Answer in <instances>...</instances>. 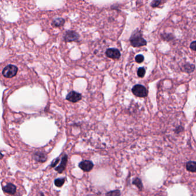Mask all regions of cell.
<instances>
[{"label":"cell","mask_w":196,"mask_h":196,"mask_svg":"<svg viewBox=\"0 0 196 196\" xmlns=\"http://www.w3.org/2000/svg\"><path fill=\"white\" fill-rule=\"evenodd\" d=\"M106 55L112 59H119L121 54L117 49L109 48L106 51Z\"/></svg>","instance_id":"cell-6"},{"label":"cell","mask_w":196,"mask_h":196,"mask_svg":"<svg viewBox=\"0 0 196 196\" xmlns=\"http://www.w3.org/2000/svg\"><path fill=\"white\" fill-rule=\"evenodd\" d=\"M65 23V20L63 18H57L55 19L53 23H52V25L55 26H62Z\"/></svg>","instance_id":"cell-13"},{"label":"cell","mask_w":196,"mask_h":196,"mask_svg":"<svg viewBox=\"0 0 196 196\" xmlns=\"http://www.w3.org/2000/svg\"><path fill=\"white\" fill-rule=\"evenodd\" d=\"M59 162V159H55L54 162H52V163L51 164V166L52 167H54L57 163H58V162Z\"/></svg>","instance_id":"cell-21"},{"label":"cell","mask_w":196,"mask_h":196,"mask_svg":"<svg viewBox=\"0 0 196 196\" xmlns=\"http://www.w3.org/2000/svg\"><path fill=\"white\" fill-rule=\"evenodd\" d=\"M185 71L187 73H191L195 70V66L193 65H186L184 66Z\"/></svg>","instance_id":"cell-16"},{"label":"cell","mask_w":196,"mask_h":196,"mask_svg":"<svg viewBox=\"0 0 196 196\" xmlns=\"http://www.w3.org/2000/svg\"><path fill=\"white\" fill-rule=\"evenodd\" d=\"M145 70L144 68H140L137 70V76L140 78H143L145 76Z\"/></svg>","instance_id":"cell-15"},{"label":"cell","mask_w":196,"mask_h":196,"mask_svg":"<svg viewBox=\"0 0 196 196\" xmlns=\"http://www.w3.org/2000/svg\"><path fill=\"white\" fill-rule=\"evenodd\" d=\"M135 60L137 63H142L144 60V57L142 55H137L135 57Z\"/></svg>","instance_id":"cell-17"},{"label":"cell","mask_w":196,"mask_h":196,"mask_svg":"<svg viewBox=\"0 0 196 196\" xmlns=\"http://www.w3.org/2000/svg\"><path fill=\"white\" fill-rule=\"evenodd\" d=\"M186 167L187 170L192 172L196 173V162L195 161H189L186 163Z\"/></svg>","instance_id":"cell-10"},{"label":"cell","mask_w":196,"mask_h":196,"mask_svg":"<svg viewBox=\"0 0 196 196\" xmlns=\"http://www.w3.org/2000/svg\"><path fill=\"white\" fill-rule=\"evenodd\" d=\"M159 2L158 1H153V2L152 3V6L153 7H156V6H158L159 5Z\"/></svg>","instance_id":"cell-20"},{"label":"cell","mask_w":196,"mask_h":196,"mask_svg":"<svg viewBox=\"0 0 196 196\" xmlns=\"http://www.w3.org/2000/svg\"><path fill=\"white\" fill-rule=\"evenodd\" d=\"M196 42L194 41L193 43L190 44V48L193 50V51H196Z\"/></svg>","instance_id":"cell-19"},{"label":"cell","mask_w":196,"mask_h":196,"mask_svg":"<svg viewBox=\"0 0 196 196\" xmlns=\"http://www.w3.org/2000/svg\"><path fill=\"white\" fill-rule=\"evenodd\" d=\"M132 93L138 97H145L148 95V90L144 86L136 85L132 89Z\"/></svg>","instance_id":"cell-2"},{"label":"cell","mask_w":196,"mask_h":196,"mask_svg":"<svg viewBox=\"0 0 196 196\" xmlns=\"http://www.w3.org/2000/svg\"><path fill=\"white\" fill-rule=\"evenodd\" d=\"M79 38V35L74 31H69L66 32L65 35V40L66 42H73L76 41Z\"/></svg>","instance_id":"cell-7"},{"label":"cell","mask_w":196,"mask_h":196,"mask_svg":"<svg viewBox=\"0 0 196 196\" xmlns=\"http://www.w3.org/2000/svg\"><path fill=\"white\" fill-rule=\"evenodd\" d=\"M3 190L11 195H14L16 191V187L12 184H8L3 188Z\"/></svg>","instance_id":"cell-8"},{"label":"cell","mask_w":196,"mask_h":196,"mask_svg":"<svg viewBox=\"0 0 196 196\" xmlns=\"http://www.w3.org/2000/svg\"><path fill=\"white\" fill-rule=\"evenodd\" d=\"M106 195H110V196H119L120 195V192L119 190H115V191H111L110 192H108L106 194Z\"/></svg>","instance_id":"cell-18"},{"label":"cell","mask_w":196,"mask_h":196,"mask_svg":"<svg viewBox=\"0 0 196 196\" xmlns=\"http://www.w3.org/2000/svg\"><path fill=\"white\" fill-rule=\"evenodd\" d=\"M2 156H3L2 154L0 153V159H1V158H2Z\"/></svg>","instance_id":"cell-22"},{"label":"cell","mask_w":196,"mask_h":196,"mask_svg":"<svg viewBox=\"0 0 196 196\" xmlns=\"http://www.w3.org/2000/svg\"><path fill=\"white\" fill-rule=\"evenodd\" d=\"M132 184L137 186V188L139 189V190L142 191L143 189V184L142 182L141 179L138 178H135V179L133 180Z\"/></svg>","instance_id":"cell-12"},{"label":"cell","mask_w":196,"mask_h":196,"mask_svg":"<svg viewBox=\"0 0 196 196\" xmlns=\"http://www.w3.org/2000/svg\"><path fill=\"white\" fill-rule=\"evenodd\" d=\"M94 167L93 162L90 161H83L79 163V167L86 172L92 170Z\"/></svg>","instance_id":"cell-4"},{"label":"cell","mask_w":196,"mask_h":196,"mask_svg":"<svg viewBox=\"0 0 196 196\" xmlns=\"http://www.w3.org/2000/svg\"><path fill=\"white\" fill-rule=\"evenodd\" d=\"M65 182V178H58L55 180V185L57 186V187H61L63 186V185L64 184Z\"/></svg>","instance_id":"cell-14"},{"label":"cell","mask_w":196,"mask_h":196,"mask_svg":"<svg viewBox=\"0 0 196 196\" xmlns=\"http://www.w3.org/2000/svg\"><path fill=\"white\" fill-rule=\"evenodd\" d=\"M82 99V95L78 92L72 91L66 96V100L72 102H77Z\"/></svg>","instance_id":"cell-5"},{"label":"cell","mask_w":196,"mask_h":196,"mask_svg":"<svg viewBox=\"0 0 196 196\" xmlns=\"http://www.w3.org/2000/svg\"><path fill=\"white\" fill-rule=\"evenodd\" d=\"M67 162H68V156L67 155H65L62 159V161L60 163V164L58 167H57L55 170L58 171L59 172V173H62L63 171L65 170L66 166V164H67Z\"/></svg>","instance_id":"cell-9"},{"label":"cell","mask_w":196,"mask_h":196,"mask_svg":"<svg viewBox=\"0 0 196 196\" xmlns=\"http://www.w3.org/2000/svg\"><path fill=\"white\" fill-rule=\"evenodd\" d=\"M130 42L131 45L135 47H139L145 46L147 42L143 38L142 34L140 32L136 31L133 33L130 37Z\"/></svg>","instance_id":"cell-1"},{"label":"cell","mask_w":196,"mask_h":196,"mask_svg":"<svg viewBox=\"0 0 196 196\" xmlns=\"http://www.w3.org/2000/svg\"><path fill=\"white\" fill-rule=\"evenodd\" d=\"M17 71L18 68L16 66L10 65L4 68L2 71V74L4 77L10 78L15 77L17 74Z\"/></svg>","instance_id":"cell-3"},{"label":"cell","mask_w":196,"mask_h":196,"mask_svg":"<svg viewBox=\"0 0 196 196\" xmlns=\"http://www.w3.org/2000/svg\"><path fill=\"white\" fill-rule=\"evenodd\" d=\"M35 158L36 161L39 162H44L46 161V156L42 153H37L35 155Z\"/></svg>","instance_id":"cell-11"}]
</instances>
